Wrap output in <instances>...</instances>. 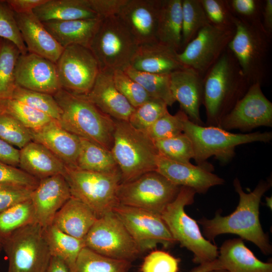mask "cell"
I'll list each match as a JSON object with an SVG mask.
<instances>
[{"mask_svg":"<svg viewBox=\"0 0 272 272\" xmlns=\"http://www.w3.org/2000/svg\"><path fill=\"white\" fill-rule=\"evenodd\" d=\"M127 0H88L90 8L102 18L116 16Z\"/></svg>","mask_w":272,"mask_h":272,"instance_id":"cell-52","label":"cell"},{"mask_svg":"<svg viewBox=\"0 0 272 272\" xmlns=\"http://www.w3.org/2000/svg\"><path fill=\"white\" fill-rule=\"evenodd\" d=\"M208 272H227V271L224 269H219V270H212Z\"/></svg>","mask_w":272,"mask_h":272,"instance_id":"cell-59","label":"cell"},{"mask_svg":"<svg viewBox=\"0 0 272 272\" xmlns=\"http://www.w3.org/2000/svg\"><path fill=\"white\" fill-rule=\"evenodd\" d=\"M12 98L46 114L58 122L60 120L61 110L53 95L16 85Z\"/></svg>","mask_w":272,"mask_h":272,"instance_id":"cell-40","label":"cell"},{"mask_svg":"<svg viewBox=\"0 0 272 272\" xmlns=\"http://www.w3.org/2000/svg\"><path fill=\"white\" fill-rule=\"evenodd\" d=\"M71 197L70 187L62 174L39 180L30 198L36 223L43 228L52 224L57 212Z\"/></svg>","mask_w":272,"mask_h":272,"instance_id":"cell-19","label":"cell"},{"mask_svg":"<svg viewBox=\"0 0 272 272\" xmlns=\"http://www.w3.org/2000/svg\"><path fill=\"white\" fill-rule=\"evenodd\" d=\"M43 234L51 256L61 259L71 271L85 247L84 239L65 233L53 224L44 228Z\"/></svg>","mask_w":272,"mask_h":272,"instance_id":"cell-32","label":"cell"},{"mask_svg":"<svg viewBox=\"0 0 272 272\" xmlns=\"http://www.w3.org/2000/svg\"><path fill=\"white\" fill-rule=\"evenodd\" d=\"M218 259L227 272H272V264L258 259L241 239L226 241Z\"/></svg>","mask_w":272,"mask_h":272,"instance_id":"cell-29","label":"cell"},{"mask_svg":"<svg viewBox=\"0 0 272 272\" xmlns=\"http://www.w3.org/2000/svg\"><path fill=\"white\" fill-rule=\"evenodd\" d=\"M0 139L20 150L32 141L29 129L11 115L1 111Z\"/></svg>","mask_w":272,"mask_h":272,"instance_id":"cell-44","label":"cell"},{"mask_svg":"<svg viewBox=\"0 0 272 272\" xmlns=\"http://www.w3.org/2000/svg\"><path fill=\"white\" fill-rule=\"evenodd\" d=\"M239 202L236 210L230 215L222 216L217 213L212 219L202 218L198 222L202 225L203 235L209 240L217 235L234 234L255 244L266 255L271 252V246L266 234L263 232L259 219V207L261 198L269 188L270 183L260 181L251 192L245 193L240 181L233 182Z\"/></svg>","mask_w":272,"mask_h":272,"instance_id":"cell-1","label":"cell"},{"mask_svg":"<svg viewBox=\"0 0 272 272\" xmlns=\"http://www.w3.org/2000/svg\"><path fill=\"white\" fill-rule=\"evenodd\" d=\"M2 243L8 260L7 272L46 271L52 256L38 224L20 228Z\"/></svg>","mask_w":272,"mask_h":272,"instance_id":"cell-10","label":"cell"},{"mask_svg":"<svg viewBox=\"0 0 272 272\" xmlns=\"http://www.w3.org/2000/svg\"><path fill=\"white\" fill-rule=\"evenodd\" d=\"M188 118L182 110L174 115L168 112L157 120L145 132L154 142L174 137L183 132L184 123Z\"/></svg>","mask_w":272,"mask_h":272,"instance_id":"cell-43","label":"cell"},{"mask_svg":"<svg viewBox=\"0 0 272 272\" xmlns=\"http://www.w3.org/2000/svg\"><path fill=\"white\" fill-rule=\"evenodd\" d=\"M182 0H162L158 20L157 41L178 52L181 49Z\"/></svg>","mask_w":272,"mask_h":272,"instance_id":"cell-31","label":"cell"},{"mask_svg":"<svg viewBox=\"0 0 272 272\" xmlns=\"http://www.w3.org/2000/svg\"><path fill=\"white\" fill-rule=\"evenodd\" d=\"M77 167L81 169L101 173L119 170L111 151L86 139L81 138Z\"/></svg>","mask_w":272,"mask_h":272,"instance_id":"cell-33","label":"cell"},{"mask_svg":"<svg viewBox=\"0 0 272 272\" xmlns=\"http://www.w3.org/2000/svg\"><path fill=\"white\" fill-rule=\"evenodd\" d=\"M14 14L28 52L56 63L64 48L47 30L42 22L33 12Z\"/></svg>","mask_w":272,"mask_h":272,"instance_id":"cell-24","label":"cell"},{"mask_svg":"<svg viewBox=\"0 0 272 272\" xmlns=\"http://www.w3.org/2000/svg\"><path fill=\"white\" fill-rule=\"evenodd\" d=\"M261 23L264 31L272 36V0H264Z\"/></svg>","mask_w":272,"mask_h":272,"instance_id":"cell-55","label":"cell"},{"mask_svg":"<svg viewBox=\"0 0 272 272\" xmlns=\"http://www.w3.org/2000/svg\"><path fill=\"white\" fill-rule=\"evenodd\" d=\"M131 262L108 257L85 247L71 272H130Z\"/></svg>","mask_w":272,"mask_h":272,"instance_id":"cell-34","label":"cell"},{"mask_svg":"<svg viewBox=\"0 0 272 272\" xmlns=\"http://www.w3.org/2000/svg\"><path fill=\"white\" fill-rule=\"evenodd\" d=\"M19 168L40 180L63 175L65 165L43 145L31 141L20 150Z\"/></svg>","mask_w":272,"mask_h":272,"instance_id":"cell-26","label":"cell"},{"mask_svg":"<svg viewBox=\"0 0 272 272\" xmlns=\"http://www.w3.org/2000/svg\"><path fill=\"white\" fill-rule=\"evenodd\" d=\"M84 239L85 247L115 259L131 262L142 253L113 211L98 218Z\"/></svg>","mask_w":272,"mask_h":272,"instance_id":"cell-12","label":"cell"},{"mask_svg":"<svg viewBox=\"0 0 272 272\" xmlns=\"http://www.w3.org/2000/svg\"><path fill=\"white\" fill-rule=\"evenodd\" d=\"M234 26L228 48L249 83L262 85L270 79L272 36L264 31L261 22L250 23L235 17Z\"/></svg>","mask_w":272,"mask_h":272,"instance_id":"cell-4","label":"cell"},{"mask_svg":"<svg viewBox=\"0 0 272 272\" xmlns=\"http://www.w3.org/2000/svg\"><path fill=\"white\" fill-rule=\"evenodd\" d=\"M2 249H3V243L1 240H0V252Z\"/></svg>","mask_w":272,"mask_h":272,"instance_id":"cell-60","label":"cell"},{"mask_svg":"<svg viewBox=\"0 0 272 272\" xmlns=\"http://www.w3.org/2000/svg\"><path fill=\"white\" fill-rule=\"evenodd\" d=\"M180 187L154 171L132 181L120 183L116 196L119 204L161 215L167 205L175 198Z\"/></svg>","mask_w":272,"mask_h":272,"instance_id":"cell-11","label":"cell"},{"mask_svg":"<svg viewBox=\"0 0 272 272\" xmlns=\"http://www.w3.org/2000/svg\"><path fill=\"white\" fill-rule=\"evenodd\" d=\"M32 141L51 152L67 167H77L81 139L63 128L53 120L36 129H30Z\"/></svg>","mask_w":272,"mask_h":272,"instance_id":"cell-23","label":"cell"},{"mask_svg":"<svg viewBox=\"0 0 272 272\" xmlns=\"http://www.w3.org/2000/svg\"><path fill=\"white\" fill-rule=\"evenodd\" d=\"M15 78L16 85L51 95L61 89L56 63L28 52L20 55Z\"/></svg>","mask_w":272,"mask_h":272,"instance_id":"cell-17","label":"cell"},{"mask_svg":"<svg viewBox=\"0 0 272 272\" xmlns=\"http://www.w3.org/2000/svg\"><path fill=\"white\" fill-rule=\"evenodd\" d=\"M63 175L72 196L87 205L98 218L112 211L118 203L116 193L121 182L119 170L101 173L65 166Z\"/></svg>","mask_w":272,"mask_h":272,"instance_id":"cell-8","label":"cell"},{"mask_svg":"<svg viewBox=\"0 0 272 272\" xmlns=\"http://www.w3.org/2000/svg\"><path fill=\"white\" fill-rule=\"evenodd\" d=\"M138 44L117 15L102 19L89 49L100 70H124L130 65Z\"/></svg>","mask_w":272,"mask_h":272,"instance_id":"cell-9","label":"cell"},{"mask_svg":"<svg viewBox=\"0 0 272 272\" xmlns=\"http://www.w3.org/2000/svg\"><path fill=\"white\" fill-rule=\"evenodd\" d=\"M98 218L87 205L72 196L57 212L52 224L72 236L84 239Z\"/></svg>","mask_w":272,"mask_h":272,"instance_id":"cell-27","label":"cell"},{"mask_svg":"<svg viewBox=\"0 0 272 272\" xmlns=\"http://www.w3.org/2000/svg\"><path fill=\"white\" fill-rule=\"evenodd\" d=\"M0 111L11 115L29 129L38 128L54 120L13 98L0 100Z\"/></svg>","mask_w":272,"mask_h":272,"instance_id":"cell-39","label":"cell"},{"mask_svg":"<svg viewBox=\"0 0 272 272\" xmlns=\"http://www.w3.org/2000/svg\"><path fill=\"white\" fill-rule=\"evenodd\" d=\"M0 38L12 42L21 54L28 52L18 28L14 12L7 0H0Z\"/></svg>","mask_w":272,"mask_h":272,"instance_id":"cell-46","label":"cell"},{"mask_svg":"<svg viewBox=\"0 0 272 272\" xmlns=\"http://www.w3.org/2000/svg\"><path fill=\"white\" fill-rule=\"evenodd\" d=\"M261 85L252 84L244 96L222 119L219 127L229 131H249L259 126H272V103Z\"/></svg>","mask_w":272,"mask_h":272,"instance_id":"cell-16","label":"cell"},{"mask_svg":"<svg viewBox=\"0 0 272 272\" xmlns=\"http://www.w3.org/2000/svg\"><path fill=\"white\" fill-rule=\"evenodd\" d=\"M209 24L200 0H182L181 51L201 29Z\"/></svg>","mask_w":272,"mask_h":272,"instance_id":"cell-38","label":"cell"},{"mask_svg":"<svg viewBox=\"0 0 272 272\" xmlns=\"http://www.w3.org/2000/svg\"><path fill=\"white\" fill-rule=\"evenodd\" d=\"M111 152L118 166L121 182H127L156 171L159 153L154 142L128 121L115 120Z\"/></svg>","mask_w":272,"mask_h":272,"instance_id":"cell-5","label":"cell"},{"mask_svg":"<svg viewBox=\"0 0 272 272\" xmlns=\"http://www.w3.org/2000/svg\"><path fill=\"white\" fill-rule=\"evenodd\" d=\"M53 96L61 110L58 122L63 128L111 151L114 119L82 95L61 89Z\"/></svg>","mask_w":272,"mask_h":272,"instance_id":"cell-3","label":"cell"},{"mask_svg":"<svg viewBox=\"0 0 272 272\" xmlns=\"http://www.w3.org/2000/svg\"><path fill=\"white\" fill-rule=\"evenodd\" d=\"M36 223L30 199L18 203L0 213V240L2 242L17 230Z\"/></svg>","mask_w":272,"mask_h":272,"instance_id":"cell-37","label":"cell"},{"mask_svg":"<svg viewBox=\"0 0 272 272\" xmlns=\"http://www.w3.org/2000/svg\"><path fill=\"white\" fill-rule=\"evenodd\" d=\"M113 76L116 88L134 108L152 98L140 84L124 71L115 70L113 72Z\"/></svg>","mask_w":272,"mask_h":272,"instance_id":"cell-45","label":"cell"},{"mask_svg":"<svg viewBox=\"0 0 272 272\" xmlns=\"http://www.w3.org/2000/svg\"><path fill=\"white\" fill-rule=\"evenodd\" d=\"M211 24L221 27H234L235 17L228 0H200Z\"/></svg>","mask_w":272,"mask_h":272,"instance_id":"cell-47","label":"cell"},{"mask_svg":"<svg viewBox=\"0 0 272 272\" xmlns=\"http://www.w3.org/2000/svg\"><path fill=\"white\" fill-rule=\"evenodd\" d=\"M224 269L218 258L211 262L199 264L190 272H208L214 270Z\"/></svg>","mask_w":272,"mask_h":272,"instance_id":"cell-56","label":"cell"},{"mask_svg":"<svg viewBox=\"0 0 272 272\" xmlns=\"http://www.w3.org/2000/svg\"><path fill=\"white\" fill-rule=\"evenodd\" d=\"M47 0H7L13 11L16 14H27L33 12L37 7Z\"/></svg>","mask_w":272,"mask_h":272,"instance_id":"cell-54","label":"cell"},{"mask_svg":"<svg viewBox=\"0 0 272 272\" xmlns=\"http://www.w3.org/2000/svg\"><path fill=\"white\" fill-rule=\"evenodd\" d=\"M179 260L168 252L155 250L147 255L142 264L141 272H177Z\"/></svg>","mask_w":272,"mask_h":272,"instance_id":"cell-48","label":"cell"},{"mask_svg":"<svg viewBox=\"0 0 272 272\" xmlns=\"http://www.w3.org/2000/svg\"><path fill=\"white\" fill-rule=\"evenodd\" d=\"M20 149L0 139V161L19 167Z\"/></svg>","mask_w":272,"mask_h":272,"instance_id":"cell-53","label":"cell"},{"mask_svg":"<svg viewBox=\"0 0 272 272\" xmlns=\"http://www.w3.org/2000/svg\"><path fill=\"white\" fill-rule=\"evenodd\" d=\"M234 16L250 23L261 22L263 1L228 0Z\"/></svg>","mask_w":272,"mask_h":272,"instance_id":"cell-49","label":"cell"},{"mask_svg":"<svg viewBox=\"0 0 272 272\" xmlns=\"http://www.w3.org/2000/svg\"><path fill=\"white\" fill-rule=\"evenodd\" d=\"M113 72L100 70L90 91L82 96L113 119L128 121L135 108L116 88Z\"/></svg>","mask_w":272,"mask_h":272,"instance_id":"cell-21","label":"cell"},{"mask_svg":"<svg viewBox=\"0 0 272 272\" xmlns=\"http://www.w3.org/2000/svg\"><path fill=\"white\" fill-rule=\"evenodd\" d=\"M124 72L140 84L151 97L162 100L169 106L176 102L171 91L170 74L139 71L130 66L127 67Z\"/></svg>","mask_w":272,"mask_h":272,"instance_id":"cell-36","label":"cell"},{"mask_svg":"<svg viewBox=\"0 0 272 272\" xmlns=\"http://www.w3.org/2000/svg\"><path fill=\"white\" fill-rule=\"evenodd\" d=\"M170 89L174 100L189 120L204 125L199 114L203 99V77L191 68L179 69L170 74Z\"/></svg>","mask_w":272,"mask_h":272,"instance_id":"cell-20","label":"cell"},{"mask_svg":"<svg viewBox=\"0 0 272 272\" xmlns=\"http://www.w3.org/2000/svg\"><path fill=\"white\" fill-rule=\"evenodd\" d=\"M168 106L163 100L152 97L134 108L128 121L136 129L145 131L157 120L169 112Z\"/></svg>","mask_w":272,"mask_h":272,"instance_id":"cell-42","label":"cell"},{"mask_svg":"<svg viewBox=\"0 0 272 272\" xmlns=\"http://www.w3.org/2000/svg\"><path fill=\"white\" fill-rule=\"evenodd\" d=\"M162 0H127L117 16L138 45L158 41L157 32Z\"/></svg>","mask_w":272,"mask_h":272,"instance_id":"cell-18","label":"cell"},{"mask_svg":"<svg viewBox=\"0 0 272 272\" xmlns=\"http://www.w3.org/2000/svg\"><path fill=\"white\" fill-rule=\"evenodd\" d=\"M33 13L42 22L100 18L88 0H47Z\"/></svg>","mask_w":272,"mask_h":272,"instance_id":"cell-30","label":"cell"},{"mask_svg":"<svg viewBox=\"0 0 272 272\" xmlns=\"http://www.w3.org/2000/svg\"><path fill=\"white\" fill-rule=\"evenodd\" d=\"M39 180L18 167L0 161V184L20 185L35 189Z\"/></svg>","mask_w":272,"mask_h":272,"instance_id":"cell-50","label":"cell"},{"mask_svg":"<svg viewBox=\"0 0 272 272\" xmlns=\"http://www.w3.org/2000/svg\"><path fill=\"white\" fill-rule=\"evenodd\" d=\"M183 132L192 142L197 165L211 172L213 167L207 160L212 156L226 164L234 157L237 146L256 142L267 143L272 139L269 131L234 133L219 127L197 125L188 118L184 122Z\"/></svg>","mask_w":272,"mask_h":272,"instance_id":"cell-6","label":"cell"},{"mask_svg":"<svg viewBox=\"0 0 272 272\" xmlns=\"http://www.w3.org/2000/svg\"><path fill=\"white\" fill-rule=\"evenodd\" d=\"M34 189L25 186L0 184V213L11 207L31 198Z\"/></svg>","mask_w":272,"mask_h":272,"instance_id":"cell-51","label":"cell"},{"mask_svg":"<svg viewBox=\"0 0 272 272\" xmlns=\"http://www.w3.org/2000/svg\"><path fill=\"white\" fill-rule=\"evenodd\" d=\"M21 54L12 42L0 38V100L12 98L16 86L15 67Z\"/></svg>","mask_w":272,"mask_h":272,"instance_id":"cell-35","label":"cell"},{"mask_svg":"<svg viewBox=\"0 0 272 272\" xmlns=\"http://www.w3.org/2000/svg\"><path fill=\"white\" fill-rule=\"evenodd\" d=\"M55 63L61 89L77 95L90 91L100 71L90 49L77 45L64 48Z\"/></svg>","mask_w":272,"mask_h":272,"instance_id":"cell-14","label":"cell"},{"mask_svg":"<svg viewBox=\"0 0 272 272\" xmlns=\"http://www.w3.org/2000/svg\"><path fill=\"white\" fill-rule=\"evenodd\" d=\"M112 211L142 253L154 248L158 244L168 247L176 242L160 215L119 203Z\"/></svg>","mask_w":272,"mask_h":272,"instance_id":"cell-15","label":"cell"},{"mask_svg":"<svg viewBox=\"0 0 272 272\" xmlns=\"http://www.w3.org/2000/svg\"><path fill=\"white\" fill-rule=\"evenodd\" d=\"M266 204L271 209V197H266Z\"/></svg>","mask_w":272,"mask_h":272,"instance_id":"cell-58","label":"cell"},{"mask_svg":"<svg viewBox=\"0 0 272 272\" xmlns=\"http://www.w3.org/2000/svg\"><path fill=\"white\" fill-rule=\"evenodd\" d=\"M102 18L42 22L56 41L64 48L72 45L90 48Z\"/></svg>","mask_w":272,"mask_h":272,"instance_id":"cell-28","label":"cell"},{"mask_svg":"<svg viewBox=\"0 0 272 272\" xmlns=\"http://www.w3.org/2000/svg\"><path fill=\"white\" fill-rule=\"evenodd\" d=\"M159 155L170 160L185 164L194 158L192 142L184 132L170 138L154 142Z\"/></svg>","mask_w":272,"mask_h":272,"instance_id":"cell-41","label":"cell"},{"mask_svg":"<svg viewBox=\"0 0 272 272\" xmlns=\"http://www.w3.org/2000/svg\"><path fill=\"white\" fill-rule=\"evenodd\" d=\"M175 49L158 41L138 45L130 63L139 71L159 74H170L184 68Z\"/></svg>","mask_w":272,"mask_h":272,"instance_id":"cell-25","label":"cell"},{"mask_svg":"<svg viewBox=\"0 0 272 272\" xmlns=\"http://www.w3.org/2000/svg\"><path fill=\"white\" fill-rule=\"evenodd\" d=\"M156 171L174 184L190 187L199 193H205L211 187L225 182L203 167L175 162L160 155Z\"/></svg>","mask_w":272,"mask_h":272,"instance_id":"cell-22","label":"cell"},{"mask_svg":"<svg viewBox=\"0 0 272 272\" xmlns=\"http://www.w3.org/2000/svg\"><path fill=\"white\" fill-rule=\"evenodd\" d=\"M196 191L192 188L181 186L175 198L171 202L161 216L172 237L193 254V262L200 264L216 259L219 252L202 235L196 222L187 215L184 208L194 202Z\"/></svg>","mask_w":272,"mask_h":272,"instance_id":"cell-7","label":"cell"},{"mask_svg":"<svg viewBox=\"0 0 272 272\" xmlns=\"http://www.w3.org/2000/svg\"><path fill=\"white\" fill-rule=\"evenodd\" d=\"M251 85L227 47L203 76L205 125L219 127L222 119Z\"/></svg>","mask_w":272,"mask_h":272,"instance_id":"cell-2","label":"cell"},{"mask_svg":"<svg viewBox=\"0 0 272 272\" xmlns=\"http://www.w3.org/2000/svg\"><path fill=\"white\" fill-rule=\"evenodd\" d=\"M234 32L235 26L209 24L178 53V59L184 67L191 68L203 77L228 47Z\"/></svg>","mask_w":272,"mask_h":272,"instance_id":"cell-13","label":"cell"},{"mask_svg":"<svg viewBox=\"0 0 272 272\" xmlns=\"http://www.w3.org/2000/svg\"><path fill=\"white\" fill-rule=\"evenodd\" d=\"M45 272H71V271L63 261L52 256Z\"/></svg>","mask_w":272,"mask_h":272,"instance_id":"cell-57","label":"cell"}]
</instances>
